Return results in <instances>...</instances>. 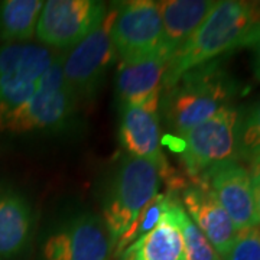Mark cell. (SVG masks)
Returning a JSON list of instances; mask_svg holds the SVG:
<instances>
[{"label":"cell","mask_w":260,"mask_h":260,"mask_svg":"<svg viewBox=\"0 0 260 260\" xmlns=\"http://www.w3.org/2000/svg\"><path fill=\"white\" fill-rule=\"evenodd\" d=\"M112 253L103 218L90 213L71 218L44 244L45 260H110Z\"/></svg>","instance_id":"11"},{"label":"cell","mask_w":260,"mask_h":260,"mask_svg":"<svg viewBox=\"0 0 260 260\" xmlns=\"http://www.w3.org/2000/svg\"><path fill=\"white\" fill-rule=\"evenodd\" d=\"M110 37L121 62L136 61L156 52L162 42L159 2L132 0L121 3L116 8Z\"/></svg>","instance_id":"9"},{"label":"cell","mask_w":260,"mask_h":260,"mask_svg":"<svg viewBox=\"0 0 260 260\" xmlns=\"http://www.w3.org/2000/svg\"><path fill=\"white\" fill-rule=\"evenodd\" d=\"M42 8V0L0 2V41L3 44H23L30 41L35 37Z\"/></svg>","instance_id":"18"},{"label":"cell","mask_w":260,"mask_h":260,"mask_svg":"<svg viewBox=\"0 0 260 260\" xmlns=\"http://www.w3.org/2000/svg\"><path fill=\"white\" fill-rule=\"evenodd\" d=\"M197 179L208 184L237 232L260 224L251 175L236 160L225 162L211 168Z\"/></svg>","instance_id":"12"},{"label":"cell","mask_w":260,"mask_h":260,"mask_svg":"<svg viewBox=\"0 0 260 260\" xmlns=\"http://www.w3.org/2000/svg\"><path fill=\"white\" fill-rule=\"evenodd\" d=\"M244 47H249L251 49V54H253V59H251L253 77H254V80L257 83H260V25L251 30V34L244 42Z\"/></svg>","instance_id":"23"},{"label":"cell","mask_w":260,"mask_h":260,"mask_svg":"<svg viewBox=\"0 0 260 260\" xmlns=\"http://www.w3.org/2000/svg\"><path fill=\"white\" fill-rule=\"evenodd\" d=\"M55 56L41 44L0 45V116L28 100Z\"/></svg>","instance_id":"7"},{"label":"cell","mask_w":260,"mask_h":260,"mask_svg":"<svg viewBox=\"0 0 260 260\" xmlns=\"http://www.w3.org/2000/svg\"><path fill=\"white\" fill-rule=\"evenodd\" d=\"M171 195L169 194H156L146 207L140 211V214L135 218V221L130 224V227L119 237V240L113 246L114 256H119L120 253L126 250L130 244L146 236L149 232H152L164 218L169 205Z\"/></svg>","instance_id":"20"},{"label":"cell","mask_w":260,"mask_h":260,"mask_svg":"<svg viewBox=\"0 0 260 260\" xmlns=\"http://www.w3.org/2000/svg\"><path fill=\"white\" fill-rule=\"evenodd\" d=\"M162 172L156 164L129 156L123 160L103 207V223L112 246L130 227L149 201L159 194Z\"/></svg>","instance_id":"4"},{"label":"cell","mask_w":260,"mask_h":260,"mask_svg":"<svg viewBox=\"0 0 260 260\" xmlns=\"http://www.w3.org/2000/svg\"><path fill=\"white\" fill-rule=\"evenodd\" d=\"M159 103L153 100L142 106H123L120 119V142L130 156L156 164L169 186V192L181 191L186 185L171 169L162 153Z\"/></svg>","instance_id":"10"},{"label":"cell","mask_w":260,"mask_h":260,"mask_svg":"<svg viewBox=\"0 0 260 260\" xmlns=\"http://www.w3.org/2000/svg\"><path fill=\"white\" fill-rule=\"evenodd\" d=\"M223 260H260V224L239 230Z\"/></svg>","instance_id":"22"},{"label":"cell","mask_w":260,"mask_h":260,"mask_svg":"<svg viewBox=\"0 0 260 260\" xmlns=\"http://www.w3.org/2000/svg\"><path fill=\"white\" fill-rule=\"evenodd\" d=\"M64 56V52H56L54 62L42 75L32 95L12 112L0 116L2 133L20 135L58 129L68 121L77 103L65 84Z\"/></svg>","instance_id":"3"},{"label":"cell","mask_w":260,"mask_h":260,"mask_svg":"<svg viewBox=\"0 0 260 260\" xmlns=\"http://www.w3.org/2000/svg\"><path fill=\"white\" fill-rule=\"evenodd\" d=\"M239 85L218 59L186 71L167 90L164 112L172 132L184 136L188 130L232 106Z\"/></svg>","instance_id":"2"},{"label":"cell","mask_w":260,"mask_h":260,"mask_svg":"<svg viewBox=\"0 0 260 260\" xmlns=\"http://www.w3.org/2000/svg\"><path fill=\"white\" fill-rule=\"evenodd\" d=\"M168 214L171 215V218L174 220V223L177 224L181 232L185 260H223L215 251L213 244L203 234V232L188 217L182 204L178 201L174 194H171Z\"/></svg>","instance_id":"19"},{"label":"cell","mask_w":260,"mask_h":260,"mask_svg":"<svg viewBox=\"0 0 260 260\" xmlns=\"http://www.w3.org/2000/svg\"><path fill=\"white\" fill-rule=\"evenodd\" d=\"M181 204L192 223L224 259L236 240L237 230L207 182L195 179L181 191Z\"/></svg>","instance_id":"13"},{"label":"cell","mask_w":260,"mask_h":260,"mask_svg":"<svg viewBox=\"0 0 260 260\" xmlns=\"http://www.w3.org/2000/svg\"><path fill=\"white\" fill-rule=\"evenodd\" d=\"M114 16L116 8L107 12L99 28L65 54L62 73L75 103L95 97L107 70L117 59L110 37Z\"/></svg>","instance_id":"6"},{"label":"cell","mask_w":260,"mask_h":260,"mask_svg":"<svg viewBox=\"0 0 260 260\" xmlns=\"http://www.w3.org/2000/svg\"><path fill=\"white\" fill-rule=\"evenodd\" d=\"M32 225L26 200L13 191H0V260L13 259L26 249Z\"/></svg>","instance_id":"16"},{"label":"cell","mask_w":260,"mask_h":260,"mask_svg":"<svg viewBox=\"0 0 260 260\" xmlns=\"http://www.w3.org/2000/svg\"><path fill=\"white\" fill-rule=\"evenodd\" d=\"M260 25V5L242 0L217 2L200 28L172 55L164 78L171 88L186 71L211 62L225 52L244 47L251 30Z\"/></svg>","instance_id":"1"},{"label":"cell","mask_w":260,"mask_h":260,"mask_svg":"<svg viewBox=\"0 0 260 260\" xmlns=\"http://www.w3.org/2000/svg\"><path fill=\"white\" fill-rule=\"evenodd\" d=\"M251 167L254 168H260V155L257 156V158H254L253 160H251Z\"/></svg>","instance_id":"25"},{"label":"cell","mask_w":260,"mask_h":260,"mask_svg":"<svg viewBox=\"0 0 260 260\" xmlns=\"http://www.w3.org/2000/svg\"><path fill=\"white\" fill-rule=\"evenodd\" d=\"M171 58L159 48L152 55L121 62L116 78V90L123 106H142L160 100L164 78Z\"/></svg>","instance_id":"14"},{"label":"cell","mask_w":260,"mask_h":260,"mask_svg":"<svg viewBox=\"0 0 260 260\" xmlns=\"http://www.w3.org/2000/svg\"><path fill=\"white\" fill-rule=\"evenodd\" d=\"M217 2L211 0H165L159 2L162 19L160 49L169 58L177 52L204 22Z\"/></svg>","instance_id":"15"},{"label":"cell","mask_w":260,"mask_h":260,"mask_svg":"<svg viewBox=\"0 0 260 260\" xmlns=\"http://www.w3.org/2000/svg\"><path fill=\"white\" fill-rule=\"evenodd\" d=\"M251 182H253V194H254V204L260 223V168L251 167Z\"/></svg>","instance_id":"24"},{"label":"cell","mask_w":260,"mask_h":260,"mask_svg":"<svg viewBox=\"0 0 260 260\" xmlns=\"http://www.w3.org/2000/svg\"><path fill=\"white\" fill-rule=\"evenodd\" d=\"M240 116L239 109L229 106L182 136L179 153L189 177L197 179L211 168L237 159Z\"/></svg>","instance_id":"5"},{"label":"cell","mask_w":260,"mask_h":260,"mask_svg":"<svg viewBox=\"0 0 260 260\" xmlns=\"http://www.w3.org/2000/svg\"><path fill=\"white\" fill-rule=\"evenodd\" d=\"M260 155V100L240 116L237 158L253 160Z\"/></svg>","instance_id":"21"},{"label":"cell","mask_w":260,"mask_h":260,"mask_svg":"<svg viewBox=\"0 0 260 260\" xmlns=\"http://www.w3.org/2000/svg\"><path fill=\"white\" fill-rule=\"evenodd\" d=\"M104 2L94 0H49L38 20L35 37L41 45L73 49L99 28L107 15Z\"/></svg>","instance_id":"8"},{"label":"cell","mask_w":260,"mask_h":260,"mask_svg":"<svg viewBox=\"0 0 260 260\" xmlns=\"http://www.w3.org/2000/svg\"><path fill=\"white\" fill-rule=\"evenodd\" d=\"M117 257L120 260H185L182 236L168 210L152 232L130 244Z\"/></svg>","instance_id":"17"}]
</instances>
